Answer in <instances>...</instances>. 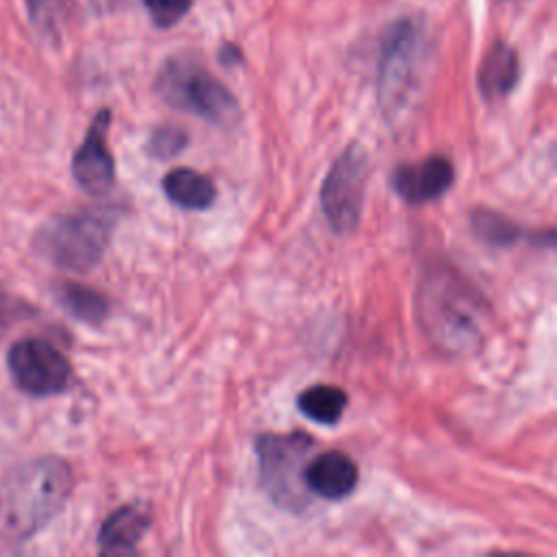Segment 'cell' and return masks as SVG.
<instances>
[{
	"instance_id": "obj_17",
	"label": "cell",
	"mask_w": 557,
	"mask_h": 557,
	"mask_svg": "<svg viewBox=\"0 0 557 557\" xmlns=\"http://www.w3.org/2000/svg\"><path fill=\"white\" fill-rule=\"evenodd\" d=\"M470 222H472L474 235L487 246H513L522 237V231L518 228V224H513L511 220H507L505 215L492 209L472 211Z\"/></svg>"
},
{
	"instance_id": "obj_14",
	"label": "cell",
	"mask_w": 557,
	"mask_h": 557,
	"mask_svg": "<svg viewBox=\"0 0 557 557\" xmlns=\"http://www.w3.org/2000/svg\"><path fill=\"white\" fill-rule=\"evenodd\" d=\"M165 196L183 209H207L215 200V185L209 176L191 168H174L163 178Z\"/></svg>"
},
{
	"instance_id": "obj_6",
	"label": "cell",
	"mask_w": 557,
	"mask_h": 557,
	"mask_svg": "<svg viewBox=\"0 0 557 557\" xmlns=\"http://www.w3.org/2000/svg\"><path fill=\"white\" fill-rule=\"evenodd\" d=\"M422 28L413 17L396 20L385 28L379 50L376 83L379 100L387 115H394L405 107L422 57Z\"/></svg>"
},
{
	"instance_id": "obj_19",
	"label": "cell",
	"mask_w": 557,
	"mask_h": 557,
	"mask_svg": "<svg viewBox=\"0 0 557 557\" xmlns=\"http://www.w3.org/2000/svg\"><path fill=\"white\" fill-rule=\"evenodd\" d=\"M144 2L150 13V20L159 28H170L187 15L194 0H144Z\"/></svg>"
},
{
	"instance_id": "obj_4",
	"label": "cell",
	"mask_w": 557,
	"mask_h": 557,
	"mask_svg": "<svg viewBox=\"0 0 557 557\" xmlns=\"http://www.w3.org/2000/svg\"><path fill=\"white\" fill-rule=\"evenodd\" d=\"M154 89L170 107L218 126H233L242 117L235 96L191 59H170L157 74Z\"/></svg>"
},
{
	"instance_id": "obj_3",
	"label": "cell",
	"mask_w": 557,
	"mask_h": 557,
	"mask_svg": "<svg viewBox=\"0 0 557 557\" xmlns=\"http://www.w3.org/2000/svg\"><path fill=\"white\" fill-rule=\"evenodd\" d=\"M115 220L117 213L104 207L61 213L41 224L33 242L52 265L67 272H87L104 255Z\"/></svg>"
},
{
	"instance_id": "obj_1",
	"label": "cell",
	"mask_w": 557,
	"mask_h": 557,
	"mask_svg": "<svg viewBox=\"0 0 557 557\" xmlns=\"http://www.w3.org/2000/svg\"><path fill=\"white\" fill-rule=\"evenodd\" d=\"M72 470L59 457H37L13 468L0 485V542L22 544L65 505Z\"/></svg>"
},
{
	"instance_id": "obj_10",
	"label": "cell",
	"mask_w": 557,
	"mask_h": 557,
	"mask_svg": "<svg viewBox=\"0 0 557 557\" xmlns=\"http://www.w3.org/2000/svg\"><path fill=\"white\" fill-rule=\"evenodd\" d=\"M453 165L446 157H429L420 163L400 165L394 170L392 185L409 205H422L440 198L453 185Z\"/></svg>"
},
{
	"instance_id": "obj_9",
	"label": "cell",
	"mask_w": 557,
	"mask_h": 557,
	"mask_svg": "<svg viewBox=\"0 0 557 557\" xmlns=\"http://www.w3.org/2000/svg\"><path fill=\"white\" fill-rule=\"evenodd\" d=\"M109 122H111L109 109L98 111L83 144L78 146L72 159V174L76 183L94 196L107 194L115 183V165L107 148Z\"/></svg>"
},
{
	"instance_id": "obj_8",
	"label": "cell",
	"mask_w": 557,
	"mask_h": 557,
	"mask_svg": "<svg viewBox=\"0 0 557 557\" xmlns=\"http://www.w3.org/2000/svg\"><path fill=\"white\" fill-rule=\"evenodd\" d=\"M13 383L30 396H54L67 389L72 368L67 359L46 339L24 337L7 355Z\"/></svg>"
},
{
	"instance_id": "obj_18",
	"label": "cell",
	"mask_w": 557,
	"mask_h": 557,
	"mask_svg": "<svg viewBox=\"0 0 557 557\" xmlns=\"http://www.w3.org/2000/svg\"><path fill=\"white\" fill-rule=\"evenodd\" d=\"M187 133L176 126H159L150 133L146 150L154 159H170L176 157L187 146Z\"/></svg>"
},
{
	"instance_id": "obj_21",
	"label": "cell",
	"mask_w": 557,
	"mask_h": 557,
	"mask_svg": "<svg viewBox=\"0 0 557 557\" xmlns=\"http://www.w3.org/2000/svg\"><path fill=\"white\" fill-rule=\"evenodd\" d=\"M28 2V13L30 20L41 26V28H50L63 9V0H26Z\"/></svg>"
},
{
	"instance_id": "obj_5",
	"label": "cell",
	"mask_w": 557,
	"mask_h": 557,
	"mask_svg": "<svg viewBox=\"0 0 557 557\" xmlns=\"http://www.w3.org/2000/svg\"><path fill=\"white\" fill-rule=\"evenodd\" d=\"M315 442L305 433L261 435L257 440L259 483L278 507L300 511L307 507V485L302 479L309 450Z\"/></svg>"
},
{
	"instance_id": "obj_16",
	"label": "cell",
	"mask_w": 557,
	"mask_h": 557,
	"mask_svg": "<svg viewBox=\"0 0 557 557\" xmlns=\"http://www.w3.org/2000/svg\"><path fill=\"white\" fill-rule=\"evenodd\" d=\"M348 405V396L335 385H313L298 396V409L320 424H335Z\"/></svg>"
},
{
	"instance_id": "obj_7",
	"label": "cell",
	"mask_w": 557,
	"mask_h": 557,
	"mask_svg": "<svg viewBox=\"0 0 557 557\" xmlns=\"http://www.w3.org/2000/svg\"><path fill=\"white\" fill-rule=\"evenodd\" d=\"M368 157L359 144L348 146L331 165L322 189L320 205L335 233H350L359 224L363 207Z\"/></svg>"
},
{
	"instance_id": "obj_11",
	"label": "cell",
	"mask_w": 557,
	"mask_h": 557,
	"mask_svg": "<svg viewBox=\"0 0 557 557\" xmlns=\"http://www.w3.org/2000/svg\"><path fill=\"white\" fill-rule=\"evenodd\" d=\"M302 479L307 490L313 492L315 496L326 500H339L355 490L359 481V472L355 461L348 455L339 450H331L313 457L305 466Z\"/></svg>"
},
{
	"instance_id": "obj_2",
	"label": "cell",
	"mask_w": 557,
	"mask_h": 557,
	"mask_svg": "<svg viewBox=\"0 0 557 557\" xmlns=\"http://www.w3.org/2000/svg\"><path fill=\"white\" fill-rule=\"evenodd\" d=\"M418 318L431 342L448 355H463L483 342L487 305L450 268H435L418 289Z\"/></svg>"
},
{
	"instance_id": "obj_12",
	"label": "cell",
	"mask_w": 557,
	"mask_h": 557,
	"mask_svg": "<svg viewBox=\"0 0 557 557\" xmlns=\"http://www.w3.org/2000/svg\"><path fill=\"white\" fill-rule=\"evenodd\" d=\"M520 78L518 54L511 46L496 41L485 52L479 67V89L485 100L505 98Z\"/></svg>"
},
{
	"instance_id": "obj_20",
	"label": "cell",
	"mask_w": 557,
	"mask_h": 557,
	"mask_svg": "<svg viewBox=\"0 0 557 557\" xmlns=\"http://www.w3.org/2000/svg\"><path fill=\"white\" fill-rule=\"evenodd\" d=\"M30 305L4 289H0V329L11 326L30 315Z\"/></svg>"
},
{
	"instance_id": "obj_13",
	"label": "cell",
	"mask_w": 557,
	"mask_h": 557,
	"mask_svg": "<svg viewBox=\"0 0 557 557\" xmlns=\"http://www.w3.org/2000/svg\"><path fill=\"white\" fill-rule=\"evenodd\" d=\"M148 529V516L135 507L126 505L115 509L100 527L98 544L102 553L117 555V553H133L137 542L144 537Z\"/></svg>"
},
{
	"instance_id": "obj_15",
	"label": "cell",
	"mask_w": 557,
	"mask_h": 557,
	"mask_svg": "<svg viewBox=\"0 0 557 557\" xmlns=\"http://www.w3.org/2000/svg\"><path fill=\"white\" fill-rule=\"evenodd\" d=\"M54 294H57V300L61 302V307L72 318H76L85 324H100L109 315V300L94 287L65 281L54 287Z\"/></svg>"
}]
</instances>
